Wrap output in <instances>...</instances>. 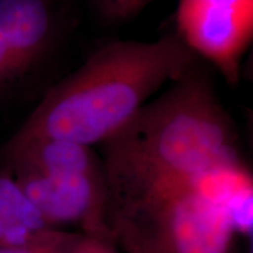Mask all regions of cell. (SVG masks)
<instances>
[{
	"label": "cell",
	"mask_w": 253,
	"mask_h": 253,
	"mask_svg": "<svg viewBox=\"0 0 253 253\" xmlns=\"http://www.w3.org/2000/svg\"><path fill=\"white\" fill-rule=\"evenodd\" d=\"M103 145L107 192L155 182L202 181L238 164L235 129L197 65Z\"/></svg>",
	"instance_id": "7a4b0ae2"
},
{
	"label": "cell",
	"mask_w": 253,
	"mask_h": 253,
	"mask_svg": "<svg viewBox=\"0 0 253 253\" xmlns=\"http://www.w3.org/2000/svg\"><path fill=\"white\" fill-rule=\"evenodd\" d=\"M58 230L47 223L18 183L0 173V246L24 245Z\"/></svg>",
	"instance_id": "ba28073f"
},
{
	"label": "cell",
	"mask_w": 253,
	"mask_h": 253,
	"mask_svg": "<svg viewBox=\"0 0 253 253\" xmlns=\"http://www.w3.org/2000/svg\"><path fill=\"white\" fill-rule=\"evenodd\" d=\"M100 1H102V0H94V4H97V2H100Z\"/></svg>",
	"instance_id": "7c38bea8"
},
{
	"label": "cell",
	"mask_w": 253,
	"mask_h": 253,
	"mask_svg": "<svg viewBox=\"0 0 253 253\" xmlns=\"http://www.w3.org/2000/svg\"><path fill=\"white\" fill-rule=\"evenodd\" d=\"M106 219L126 253H236V231L204 179L107 195Z\"/></svg>",
	"instance_id": "3957f363"
},
{
	"label": "cell",
	"mask_w": 253,
	"mask_h": 253,
	"mask_svg": "<svg viewBox=\"0 0 253 253\" xmlns=\"http://www.w3.org/2000/svg\"><path fill=\"white\" fill-rule=\"evenodd\" d=\"M34 207L55 229L62 224L80 226L84 235L110 236L107 226V184L104 176L9 175Z\"/></svg>",
	"instance_id": "8992f818"
},
{
	"label": "cell",
	"mask_w": 253,
	"mask_h": 253,
	"mask_svg": "<svg viewBox=\"0 0 253 253\" xmlns=\"http://www.w3.org/2000/svg\"><path fill=\"white\" fill-rule=\"evenodd\" d=\"M7 175L21 172L46 176H104L90 147L59 138L6 143L2 149Z\"/></svg>",
	"instance_id": "52a82bcc"
},
{
	"label": "cell",
	"mask_w": 253,
	"mask_h": 253,
	"mask_svg": "<svg viewBox=\"0 0 253 253\" xmlns=\"http://www.w3.org/2000/svg\"><path fill=\"white\" fill-rule=\"evenodd\" d=\"M196 65L197 55L177 34L106 43L47 91L7 143L59 138L103 144L164 84Z\"/></svg>",
	"instance_id": "6da1fadb"
},
{
	"label": "cell",
	"mask_w": 253,
	"mask_h": 253,
	"mask_svg": "<svg viewBox=\"0 0 253 253\" xmlns=\"http://www.w3.org/2000/svg\"><path fill=\"white\" fill-rule=\"evenodd\" d=\"M155 0H102L95 4L101 17L109 21H122L135 17Z\"/></svg>",
	"instance_id": "30bf717a"
},
{
	"label": "cell",
	"mask_w": 253,
	"mask_h": 253,
	"mask_svg": "<svg viewBox=\"0 0 253 253\" xmlns=\"http://www.w3.org/2000/svg\"><path fill=\"white\" fill-rule=\"evenodd\" d=\"M72 253H118V251L110 237L82 233L81 239Z\"/></svg>",
	"instance_id": "8fae6325"
},
{
	"label": "cell",
	"mask_w": 253,
	"mask_h": 253,
	"mask_svg": "<svg viewBox=\"0 0 253 253\" xmlns=\"http://www.w3.org/2000/svg\"><path fill=\"white\" fill-rule=\"evenodd\" d=\"M63 0H0V97L39 72L61 34Z\"/></svg>",
	"instance_id": "277c9868"
},
{
	"label": "cell",
	"mask_w": 253,
	"mask_h": 253,
	"mask_svg": "<svg viewBox=\"0 0 253 253\" xmlns=\"http://www.w3.org/2000/svg\"><path fill=\"white\" fill-rule=\"evenodd\" d=\"M82 232L54 230L42 238L24 245L0 246V253H72L81 239Z\"/></svg>",
	"instance_id": "9c48e42d"
},
{
	"label": "cell",
	"mask_w": 253,
	"mask_h": 253,
	"mask_svg": "<svg viewBox=\"0 0 253 253\" xmlns=\"http://www.w3.org/2000/svg\"><path fill=\"white\" fill-rule=\"evenodd\" d=\"M177 36L216 66L229 84L239 81L253 38V0H179Z\"/></svg>",
	"instance_id": "5b68a950"
}]
</instances>
